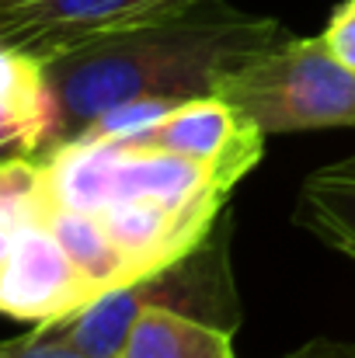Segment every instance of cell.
I'll return each mask as SVG.
<instances>
[{"label": "cell", "instance_id": "obj_1", "mask_svg": "<svg viewBox=\"0 0 355 358\" xmlns=\"http://www.w3.org/2000/svg\"><path fill=\"white\" fill-rule=\"evenodd\" d=\"M293 31L265 14L206 0L171 17L125 28L46 59L60 101V143L84 136L98 119L136 101H192L254 59L282 49Z\"/></svg>", "mask_w": 355, "mask_h": 358}, {"label": "cell", "instance_id": "obj_2", "mask_svg": "<svg viewBox=\"0 0 355 358\" xmlns=\"http://www.w3.org/2000/svg\"><path fill=\"white\" fill-rule=\"evenodd\" d=\"M150 306L237 331L240 303L230 268V213H223L206 240L192 247L185 257L102 292L67 320L46 324V331L95 358H118L136 317Z\"/></svg>", "mask_w": 355, "mask_h": 358}, {"label": "cell", "instance_id": "obj_3", "mask_svg": "<svg viewBox=\"0 0 355 358\" xmlns=\"http://www.w3.org/2000/svg\"><path fill=\"white\" fill-rule=\"evenodd\" d=\"M46 171L35 157H7L0 171V306L32 327L67 320L102 292L74 264L42 216Z\"/></svg>", "mask_w": 355, "mask_h": 358}, {"label": "cell", "instance_id": "obj_4", "mask_svg": "<svg viewBox=\"0 0 355 358\" xmlns=\"http://www.w3.org/2000/svg\"><path fill=\"white\" fill-rule=\"evenodd\" d=\"M220 94L265 132H307L355 125V70L317 38H289L282 49L234 73Z\"/></svg>", "mask_w": 355, "mask_h": 358}, {"label": "cell", "instance_id": "obj_5", "mask_svg": "<svg viewBox=\"0 0 355 358\" xmlns=\"http://www.w3.org/2000/svg\"><path fill=\"white\" fill-rule=\"evenodd\" d=\"M206 0H0V45L53 59L84 42L139 28Z\"/></svg>", "mask_w": 355, "mask_h": 358}, {"label": "cell", "instance_id": "obj_6", "mask_svg": "<svg viewBox=\"0 0 355 358\" xmlns=\"http://www.w3.org/2000/svg\"><path fill=\"white\" fill-rule=\"evenodd\" d=\"M116 139L178 153L206 167L227 192L251 167H258L261 150H265V129L223 94H202V98L181 101L167 108L153 125L129 136H116Z\"/></svg>", "mask_w": 355, "mask_h": 358}, {"label": "cell", "instance_id": "obj_7", "mask_svg": "<svg viewBox=\"0 0 355 358\" xmlns=\"http://www.w3.org/2000/svg\"><path fill=\"white\" fill-rule=\"evenodd\" d=\"M0 84V136L7 157H39L42 150L56 146L60 101L46 63L4 45Z\"/></svg>", "mask_w": 355, "mask_h": 358}, {"label": "cell", "instance_id": "obj_8", "mask_svg": "<svg viewBox=\"0 0 355 358\" xmlns=\"http://www.w3.org/2000/svg\"><path fill=\"white\" fill-rule=\"evenodd\" d=\"M293 223L355 261V153L303 178Z\"/></svg>", "mask_w": 355, "mask_h": 358}, {"label": "cell", "instance_id": "obj_9", "mask_svg": "<svg viewBox=\"0 0 355 358\" xmlns=\"http://www.w3.org/2000/svg\"><path fill=\"white\" fill-rule=\"evenodd\" d=\"M118 358H237L234 331L150 306L136 317Z\"/></svg>", "mask_w": 355, "mask_h": 358}, {"label": "cell", "instance_id": "obj_10", "mask_svg": "<svg viewBox=\"0 0 355 358\" xmlns=\"http://www.w3.org/2000/svg\"><path fill=\"white\" fill-rule=\"evenodd\" d=\"M42 216L46 223L53 227L56 240L67 247V254L74 257V264L91 278V285L98 292H109L118 289L125 282H132V268L125 261V254L118 250L112 237L105 234V227L84 213V209H74V206H63L49 195V185H46V202H42Z\"/></svg>", "mask_w": 355, "mask_h": 358}, {"label": "cell", "instance_id": "obj_11", "mask_svg": "<svg viewBox=\"0 0 355 358\" xmlns=\"http://www.w3.org/2000/svg\"><path fill=\"white\" fill-rule=\"evenodd\" d=\"M0 358H95V355L74 348L70 341L56 338V334L46 331V327H32V331H25L21 338H11V341L0 348Z\"/></svg>", "mask_w": 355, "mask_h": 358}, {"label": "cell", "instance_id": "obj_12", "mask_svg": "<svg viewBox=\"0 0 355 358\" xmlns=\"http://www.w3.org/2000/svg\"><path fill=\"white\" fill-rule=\"evenodd\" d=\"M324 42L345 66L355 70V0H345L342 7H335V14L324 28Z\"/></svg>", "mask_w": 355, "mask_h": 358}, {"label": "cell", "instance_id": "obj_13", "mask_svg": "<svg viewBox=\"0 0 355 358\" xmlns=\"http://www.w3.org/2000/svg\"><path fill=\"white\" fill-rule=\"evenodd\" d=\"M272 358H355V345L349 341H335V338H314L293 352H282V355Z\"/></svg>", "mask_w": 355, "mask_h": 358}]
</instances>
